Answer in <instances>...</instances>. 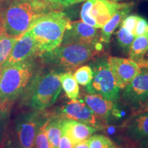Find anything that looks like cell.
Segmentation results:
<instances>
[{"instance_id": "6da1fadb", "label": "cell", "mask_w": 148, "mask_h": 148, "mask_svg": "<svg viewBox=\"0 0 148 148\" xmlns=\"http://www.w3.org/2000/svg\"><path fill=\"white\" fill-rule=\"evenodd\" d=\"M58 6L43 0H9L1 12L0 25L6 34L21 37L37 18Z\"/></svg>"}, {"instance_id": "7a4b0ae2", "label": "cell", "mask_w": 148, "mask_h": 148, "mask_svg": "<svg viewBox=\"0 0 148 148\" xmlns=\"http://www.w3.org/2000/svg\"><path fill=\"white\" fill-rule=\"evenodd\" d=\"M70 23L67 15L57 10L42 14L33 22L27 32L36 40L39 56L52 51L60 45Z\"/></svg>"}, {"instance_id": "3957f363", "label": "cell", "mask_w": 148, "mask_h": 148, "mask_svg": "<svg viewBox=\"0 0 148 148\" xmlns=\"http://www.w3.org/2000/svg\"><path fill=\"white\" fill-rule=\"evenodd\" d=\"M102 51L100 42L95 43L60 44L52 51L43 53L44 62L65 69H73L91 60Z\"/></svg>"}, {"instance_id": "277c9868", "label": "cell", "mask_w": 148, "mask_h": 148, "mask_svg": "<svg viewBox=\"0 0 148 148\" xmlns=\"http://www.w3.org/2000/svg\"><path fill=\"white\" fill-rule=\"evenodd\" d=\"M34 67L30 60L4 66L0 79V106L5 109L26 89L32 79Z\"/></svg>"}, {"instance_id": "5b68a950", "label": "cell", "mask_w": 148, "mask_h": 148, "mask_svg": "<svg viewBox=\"0 0 148 148\" xmlns=\"http://www.w3.org/2000/svg\"><path fill=\"white\" fill-rule=\"evenodd\" d=\"M29 84L24 101L36 111L45 110L54 103L62 89L60 73L56 72L36 75Z\"/></svg>"}, {"instance_id": "8992f818", "label": "cell", "mask_w": 148, "mask_h": 148, "mask_svg": "<svg viewBox=\"0 0 148 148\" xmlns=\"http://www.w3.org/2000/svg\"><path fill=\"white\" fill-rule=\"evenodd\" d=\"M93 77L86 86L89 94H97L105 99L116 101L119 97V88L109 68L108 58H99L92 65Z\"/></svg>"}, {"instance_id": "52a82bcc", "label": "cell", "mask_w": 148, "mask_h": 148, "mask_svg": "<svg viewBox=\"0 0 148 148\" xmlns=\"http://www.w3.org/2000/svg\"><path fill=\"white\" fill-rule=\"evenodd\" d=\"M122 98L135 114L143 112L148 101V69L142 68L140 73L123 88Z\"/></svg>"}, {"instance_id": "ba28073f", "label": "cell", "mask_w": 148, "mask_h": 148, "mask_svg": "<svg viewBox=\"0 0 148 148\" xmlns=\"http://www.w3.org/2000/svg\"><path fill=\"white\" fill-rule=\"evenodd\" d=\"M47 121L40 112L23 114L16 122L14 133L22 147L35 148V138L40 127Z\"/></svg>"}, {"instance_id": "9c48e42d", "label": "cell", "mask_w": 148, "mask_h": 148, "mask_svg": "<svg viewBox=\"0 0 148 148\" xmlns=\"http://www.w3.org/2000/svg\"><path fill=\"white\" fill-rule=\"evenodd\" d=\"M108 62L119 89L124 88L141 71L138 64L130 58L111 56L108 58Z\"/></svg>"}, {"instance_id": "30bf717a", "label": "cell", "mask_w": 148, "mask_h": 148, "mask_svg": "<svg viewBox=\"0 0 148 148\" xmlns=\"http://www.w3.org/2000/svg\"><path fill=\"white\" fill-rule=\"evenodd\" d=\"M98 29L82 21L71 22L64 32L61 44L95 43L100 42V32Z\"/></svg>"}, {"instance_id": "8fae6325", "label": "cell", "mask_w": 148, "mask_h": 148, "mask_svg": "<svg viewBox=\"0 0 148 148\" xmlns=\"http://www.w3.org/2000/svg\"><path fill=\"white\" fill-rule=\"evenodd\" d=\"M60 117L73 119L97 127L98 118L91 109L82 100H71L60 108Z\"/></svg>"}, {"instance_id": "7c38bea8", "label": "cell", "mask_w": 148, "mask_h": 148, "mask_svg": "<svg viewBox=\"0 0 148 148\" xmlns=\"http://www.w3.org/2000/svg\"><path fill=\"white\" fill-rule=\"evenodd\" d=\"M35 55H39L36 42L32 35L26 32L14 45L3 66L29 60Z\"/></svg>"}, {"instance_id": "4fadbf2b", "label": "cell", "mask_w": 148, "mask_h": 148, "mask_svg": "<svg viewBox=\"0 0 148 148\" xmlns=\"http://www.w3.org/2000/svg\"><path fill=\"white\" fill-rule=\"evenodd\" d=\"M84 101L98 119L108 121L121 116L115 101L105 99L100 95L88 94L85 95Z\"/></svg>"}, {"instance_id": "5bb4252c", "label": "cell", "mask_w": 148, "mask_h": 148, "mask_svg": "<svg viewBox=\"0 0 148 148\" xmlns=\"http://www.w3.org/2000/svg\"><path fill=\"white\" fill-rule=\"evenodd\" d=\"M97 131V127L92 125L73 119L62 118V132L70 138L74 145L88 139Z\"/></svg>"}, {"instance_id": "9a60e30c", "label": "cell", "mask_w": 148, "mask_h": 148, "mask_svg": "<svg viewBox=\"0 0 148 148\" xmlns=\"http://www.w3.org/2000/svg\"><path fill=\"white\" fill-rule=\"evenodd\" d=\"M125 3L114 2L110 0H92L90 14L95 19L97 28H101Z\"/></svg>"}, {"instance_id": "2e32d148", "label": "cell", "mask_w": 148, "mask_h": 148, "mask_svg": "<svg viewBox=\"0 0 148 148\" xmlns=\"http://www.w3.org/2000/svg\"><path fill=\"white\" fill-rule=\"evenodd\" d=\"M126 132L133 139L141 140L148 138V112L135 114L127 122Z\"/></svg>"}, {"instance_id": "e0dca14e", "label": "cell", "mask_w": 148, "mask_h": 148, "mask_svg": "<svg viewBox=\"0 0 148 148\" xmlns=\"http://www.w3.org/2000/svg\"><path fill=\"white\" fill-rule=\"evenodd\" d=\"M133 5L132 3H125L122 8L119 9L110 18V19L101 27L100 32V41L105 43L110 42L111 36L115 29L121 25V22L130 12Z\"/></svg>"}, {"instance_id": "ac0fdd59", "label": "cell", "mask_w": 148, "mask_h": 148, "mask_svg": "<svg viewBox=\"0 0 148 148\" xmlns=\"http://www.w3.org/2000/svg\"><path fill=\"white\" fill-rule=\"evenodd\" d=\"M62 120L60 116H54L48 119L45 126L50 148H58L61 135H62Z\"/></svg>"}, {"instance_id": "d6986e66", "label": "cell", "mask_w": 148, "mask_h": 148, "mask_svg": "<svg viewBox=\"0 0 148 148\" xmlns=\"http://www.w3.org/2000/svg\"><path fill=\"white\" fill-rule=\"evenodd\" d=\"M148 51V34L135 37L129 50L130 58L136 63L144 59Z\"/></svg>"}, {"instance_id": "ffe728a7", "label": "cell", "mask_w": 148, "mask_h": 148, "mask_svg": "<svg viewBox=\"0 0 148 148\" xmlns=\"http://www.w3.org/2000/svg\"><path fill=\"white\" fill-rule=\"evenodd\" d=\"M60 80L66 96L71 100H76L79 97V86L71 72L60 73Z\"/></svg>"}, {"instance_id": "44dd1931", "label": "cell", "mask_w": 148, "mask_h": 148, "mask_svg": "<svg viewBox=\"0 0 148 148\" xmlns=\"http://www.w3.org/2000/svg\"><path fill=\"white\" fill-rule=\"evenodd\" d=\"M21 37L9 36L3 32L0 25V65L6 62L14 45Z\"/></svg>"}, {"instance_id": "7402d4cb", "label": "cell", "mask_w": 148, "mask_h": 148, "mask_svg": "<svg viewBox=\"0 0 148 148\" xmlns=\"http://www.w3.org/2000/svg\"><path fill=\"white\" fill-rule=\"evenodd\" d=\"M73 77L77 83L82 86H86L92 81V77H93V71L90 66H81L75 71Z\"/></svg>"}, {"instance_id": "603a6c76", "label": "cell", "mask_w": 148, "mask_h": 148, "mask_svg": "<svg viewBox=\"0 0 148 148\" xmlns=\"http://www.w3.org/2000/svg\"><path fill=\"white\" fill-rule=\"evenodd\" d=\"M135 36L123 26L121 25L116 32V40L120 47L125 51H129Z\"/></svg>"}, {"instance_id": "cb8c5ba5", "label": "cell", "mask_w": 148, "mask_h": 148, "mask_svg": "<svg viewBox=\"0 0 148 148\" xmlns=\"http://www.w3.org/2000/svg\"><path fill=\"white\" fill-rule=\"evenodd\" d=\"M89 148H116L113 142L102 134H94L88 138Z\"/></svg>"}, {"instance_id": "d4e9b609", "label": "cell", "mask_w": 148, "mask_h": 148, "mask_svg": "<svg viewBox=\"0 0 148 148\" xmlns=\"http://www.w3.org/2000/svg\"><path fill=\"white\" fill-rule=\"evenodd\" d=\"M92 5V0H86L84 4L82 5V9H81L80 16L82 21L88 25H91L92 27H97V24L93 18L90 15V9Z\"/></svg>"}, {"instance_id": "484cf974", "label": "cell", "mask_w": 148, "mask_h": 148, "mask_svg": "<svg viewBox=\"0 0 148 148\" xmlns=\"http://www.w3.org/2000/svg\"><path fill=\"white\" fill-rule=\"evenodd\" d=\"M47 120L42 124L37 132L35 138V148H50L49 140H48L47 133L45 131V126Z\"/></svg>"}, {"instance_id": "4316f807", "label": "cell", "mask_w": 148, "mask_h": 148, "mask_svg": "<svg viewBox=\"0 0 148 148\" xmlns=\"http://www.w3.org/2000/svg\"><path fill=\"white\" fill-rule=\"evenodd\" d=\"M2 148H24L22 147L16 137L14 132H7L5 133L3 141Z\"/></svg>"}, {"instance_id": "83f0119b", "label": "cell", "mask_w": 148, "mask_h": 148, "mask_svg": "<svg viewBox=\"0 0 148 148\" xmlns=\"http://www.w3.org/2000/svg\"><path fill=\"white\" fill-rule=\"evenodd\" d=\"M8 118V112L7 108L1 109L0 111V148H2L3 141L6 133Z\"/></svg>"}, {"instance_id": "f1b7e54d", "label": "cell", "mask_w": 148, "mask_h": 148, "mask_svg": "<svg viewBox=\"0 0 148 148\" xmlns=\"http://www.w3.org/2000/svg\"><path fill=\"white\" fill-rule=\"evenodd\" d=\"M145 34H148V21L145 18L138 16L133 35L137 37Z\"/></svg>"}, {"instance_id": "f546056e", "label": "cell", "mask_w": 148, "mask_h": 148, "mask_svg": "<svg viewBox=\"0 0 148 148\" xmlns=\"http://www.w3.org/2000/svg\"><path fill=\"white\" fill-rule=\"evenodd\" d=\"M43 1L59 5V6H68V5L81 2L84 0H43Z\"/></svg>"}, {"instance_id": "4dcf8cb0", "label": "cell", "mask_w": 148, "mask_h": 148, "mask_svg": "<svg viewBox=\"0 0 148 148\" xmlns=\"http://www.w3.org/2000/svg\"><path fill=\"white\" fill-rule=\"evenodd\" d=\"M73 146L74 144L72 143L70 138L62 132L58 148H73Z\"/></svg>"}, {"instance_id": "1f68e13d", "label": "cell", "mask_w": 148, "mask_h": 148, "mask_svg": "<svg viewBox=\"0 0 148 148\" xmlns=\"http://www.w3.org/2000/svg\"><path fill=\"white\" fill-rule=\"evenodd\" d=\"M73 148H89L88 139L84 140L83 141H81L79 143L75 144L73 146Z\"/></svg>"}, {"instance_id": "d6a6232c", "label": "cell", "mask_w": 148, "mask_h": 148, "mask_svg": "<svg viewBox=\"0 0 148 148\" xmlns=\"http://www.w3.org/2000/svg\"><path fill=\"white\" fill-rule=\"evenodd\" d=\"M139 148H148V138L140 140Z\"/></svg>"}, {"instance_id": "836d02e7", "label": "cell", "mask_w": 148, "mask_h": 148, "mask_svg": "<svg viewBox=\"0 0 148 148\" xmlns=\"http://www.w3.org/2000/svg\"><path fill=\"white\" fill-rule=\"evenodd\" d=\"M137 64H138V66H140V69H142V68L148 69V60H146L145 59H143V60H142L140 62H138Z\"/></svg>"}, {"instance_id": "e575fe53", "label": "cell", "mask_w": 148, "mask_h": 148, "mask_svg": "<svg viewBox=\"0 0 148 148\" xmlns=\"http://www.w3.org/2000/svg\"><path fill=\"white\" fill-rule=\"evenodd\" d=\"M3 69H4V66H3V65H0V79H1V76H2Z\"/></svg>"}, {"instance_id": "d590c367", "label": "cell", "mask_w": 148, "mask_h": 148, "mask_svg": "<svg viewBox=\"0 0 148 148\" xmlns=\"http://www.w3.org/2000/svg\"><path fill=\"white\" fill-rule=\"evenodd\" d=\"M143 112H148V101H147V103H146L145 106H144Z\"/></svg>"}, {"instance_id": "8d00e7d4", "label": "cell", "mask_w": 148, "mask_h": 148, "mask_svg": "<svg viewBox=\"0 0 148 148\" xmlns=\"http://www.w3.org/2000/svg\"><path fill=\"white\" fill-rule=\"evenodd\" d=\"M5 1H6V0H0V5H1L2 3L5 2Z\"/></svg>"}, {"instance_id": "74e56055", "label": "cell", "mask_w": 148, "mask_h": 148, "mask_svg": "<svg viewBox=\"0 0 148 148\" xmlns=\"http://www.w3.org/2000/svg\"><path fill=\"white\" fill-rule=\"evenodd\" d=\"M111 1H114V2H116V1H119V0H110Z\"/></svg>"}]
</instances>
